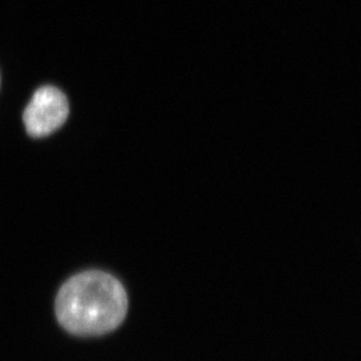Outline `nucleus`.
I'll list each match as a JSON object with an SVG mask.
<instances>
[{
    "label": "nucleus",
    "instance_id": "nucleus-1",
    "mask_svg": "<svg viewBox=\"0 0 361 361\" xmlns=\"http://www.w3.org/2000/svg\"><path fill=\"white\" fill-rule=\"evenodd\" d=\"M128 295L110 274L90 270L63 284L55 303L59 323L76 336H102L116 330L128 314Z\"/></svg>",
    "mask_w": 361,
    "mask_h": 361
},
{
    "label": "nucleus",
    "instance_id": "nucleus-2",
    "mask_svg": "<svg viewBox=\"0 0 361 361\" xmlns=\"http://www.w3.org/2000/svg\"><path fill=\"white\" fill-rule=\"evenodd\" d=\"M68 99L60 89L46 85L38 89L24 111V124L35 138L49 136L68 118Z\"/></svg>",
    "mask_w": 361,
    "mask_h": 361
}]
</instances>
